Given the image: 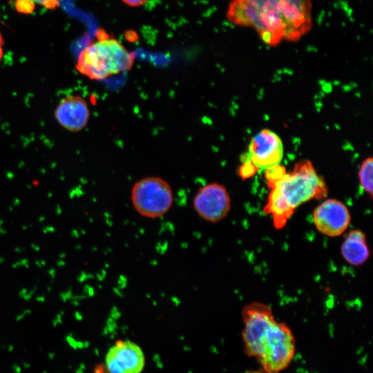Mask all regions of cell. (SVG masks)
Listing matches in <instances>:
<instances>
[{"label":"cell","instance_id":"14","mask_svg":"<svg viewBox=\"0 0 373 373\" xmlns=\"http://www.w3.org/2000/svg\"><path fill=\"white\" fill-rule=\"evenodd\" d=\"M242 165L238 168V173L239 176L245 180L253 176L259 169L249 159L247 154L241 156Z\"/></svg>","mask_w":373,"mask_h":373},{"label":"cell","instance_id":"4","mask_svg":"<svg viewBox=\"0 0 373 373\" xmlns=\"http://www.w3.org/2000/svg\"><path fill=\"white\" fill-rule=\"evenodd\" d=\"M97 40L88 44L79 53L75 68L92 80H103L129 70L135 54L128 51L119 41L109 38L104 30L97 33Z\"/></svg>","mask_w":373,"mask_h":373},{"label":"cell","instance_id":"17","mask_svg":"<svg viewBox=\"0 0 373 373\" xmlns=\"http://www.w3.org/2000/svg\"><path fill=\"white\" fill-rule=\"evenodd\" d=\"M149 0H122L125 4L132 6L137 7L144 4Z\"/></svg>","mask_w":373,"mask_h":373},{"label":"cell","instance_id":"3","mask_svg":"<svg viewBox=\"0 0 373 373\" xmlns=\"http://www.w3.org/2000/svg\"><path fill=\"white\" fill-rule=\"evenodd\" d=\"M327 193V186L312 163L302 160L270 188L263 212L271 216L275 229H281L300 205L325 198Z\"/></svg>","mask_w":373,"mask_h":373},{"label":"cell","instance_id":"5","mask_svg":"<svg viewBox=\"0 0 373 373\" xmlns=\"http://www.w3.org/2000/svg\"><path fill=\"white\" fill-rule=\"evenodd\" d=\"M135 210L142 216L157 218L166 213L173 205L170 184L160 177L149 176L137 181L131 192Z\"/></svg>","mask_w":373,"mask_h":373},{"label":"cell","instance_id":"9","mask_svg":"<svg viewBox=\"0 0 373 373\" xmlns=\"http://www.w3.org/2000/svg\"><path fill=\"white\" fill-rule=\"evenodd\" d=\"M249 159L258 169L267 168L280 164L283 157V144L274 131L265 128L256 133L249 145Z\"/></svg>","mask_w":373,"mask_h":373},{"label":"cell","instance_id":"13","mask_svg":"<svg viewBox=\"0 0 373 373\" xmlns=\"http://www.w3.org/2000/svg\"><path fill=\"white\" fill-rule=\"evenodd\" d=\"M265 170V179L269 189L287 173L285 167L280 164L270 166Z\"/></svg>","mask_w":373,"mask_h":373},{"label":"cell","instance_id":"7","mask_svg":"<svg viewBox=\"0 0 373 373\" xmlns=\"http://www.w3.org/2000/svg\"><path fill=\"white\" fill-rule=\"evenodd\" d=\"M313 219L320 233L329 237H336L343 234L349 227L351 215L343 202L329 198L314 209Z\"/></svg>","mask_w":373,"mask_h":373},{"label":"cell","instance_id":"11","mask_svg":"<svg viewBox=\"0 0 373 373\" xmlns=\"http://www.w3.org/2000/svg\"><path fill=\"white\" fill-rule=\"evenodd\" d=\"M341 253L344 260L351 265L364 264L370 256L365 234L358 229L350 231L341 245Z\"/></svg>","mask_w":373,"mask_h":373},{"label":"cell","instance_id":"2","mask_svg":"<svg viewBox=\"0 0 373 373\" xmlns=\"http://www.w3.org/2000/svg\"><path fill=\"white\" fill-rule=\"evenodd\" d=\"M241 314L246 354L256 359L267 373L285 370L296 352V340L289 327L277 321L271 308L262 303L245 305Z\"/></svg>","mask_w":373,"mask_h":373},{"label":"cell","instance_id":"8","mask_svg":"<svg viewBox=\"0 0 373 373\" xmlns=\"http://www.w3.org/2000/svg\"><path fill=\"white\" fill-rule=\"evenodd\" d=\"M109 373H141L145 365L142 348L128 340H119L110 347L105 356Z\"/></svg>","mask_w":373,"mask_h":373},{"label":"cell","instance_id":"12","mask_svg":"<svg viewBox=\"0 0 373 373\" xmlns=\"http://www.w3.org/2000/svg\"><path fill=\"white\" fill-rule=\"evenodd\" d=\"M373 159L369 157L365 159L358 170V176L361 189L367 193L370 198L373 195Z\"/></svg>","mask_w":373,"mask_h":373},{"label":"cell","instance_id":"18","mask_svg":"<svg viewBox=\"0 0 373 373\" xmlns=\"http://www.w3.org/2000/svg\"><path fill=\"white\" fill-rule=\"evenodd\" d=\"M3 45H4L3 39L2 37L1 34L0 33V62L3 56Z\"/></svg>","mask_w":373,"mask_h":373},{"label":"cell","instance_id":"1","mask_svg":"<svg viewBox=\"0 0 373 373\" xmlns=\"http://www.w3.org/2000/svg\"><path fill=\"white\" fill-rule=\"evenodd\" d=\"M311 0H231L226 13L236 25L254 28L260 39L275 47L296 42L312 28Z\"/></svg>","mask_w":373,"mask_h":373},{"label":"cell","instance_id":"15","mask_svg":"<svg viewBox=\"0 0 373 373\" xmlns=\"http://www.w3.org/2000/svg\"><path fill=\"white\" fill-rule=\"evenodd\" d=\"M15 7L21 13L30 14L34 11L35 4L28 0H15Z\"/></svg>","mask_w":373,"mask_h":373},{"label":"cell","instance_id":"10","mask_svg":"<svg viewBox=\"0 0 373 373\" xmlns=\"http://www.w3.org/2000/svg\"><path fill=\"white\" fill-rule=\"evenodd\" d=\"M90 109L86 99L79 95H69L62 98L54 111L57 123L73 133L82 131L88 124Z\"/></svg>","mask_w":373,"mask_h":373},{"label":"cell","instance_id":"6","mask_svg":"<svg viewBox=\"0 0 373 373\" xmlns=\"http://www.w3.org/2000/svg\"><path fill=\"white\" fill-rule=\"evenodd\" d=\"M193 206L204 220L216 223L228 215L231 209V198L225 186L212 182L198 189L193 198Z\"/></svg>","mask_w":373,"mask_h":373},{"label":"cell","instance_id":"16","mask_svg":"<svg viewBox=\"0 0 373 373\" xmlns=\"http://www.w3.org/2000/svg\"><path fill=\"white\" fill-rule=\"evenodd\" d=\"M34 4L42 6L48 9L54 10L59 6V0H28Z\"/></svg>","mask_w":373,"mask_h":373}]
</instances>
